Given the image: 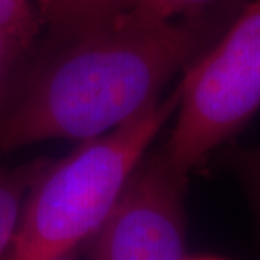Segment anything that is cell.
I'll use <instances>...</instances> for the list:
<instances>
[{
    "instance_id": "cell-10",
    "label": "cell",
    "mask_w": 260,
    "mask_h": 260,
    "mask_svg": "<svg viewBox=\"0 0 260 260\" xmlns=\"http://www.w3.org/2000/svg\"><path fill=\"white\" fill-rule=\"evenodd\" d=\"M246 162V169L250 175V179H253L254 186L257 189V194L260 197V148L251 150L244 156Z\"/></svg>"
},
{
    "instance_id": "cell-13",
    "label": "cell",
    "mask_w": 260,
    "mask_h": 260,
    "mask_svg": "<svg viewBox=\"0 0 260 260\" xmlns=\"http://www.w3.org/2000/svg\"><path fill=\"white\" fill-rule=\"evenodd\" d=\"M184 260H224L220 257H210V256H201V257H185Z\"/></svg>"
},
{
    "instance_id": "cell-11",
    "label": "cell",
    "mask_w": 260,
    "mask_h": 260,
    "mask_svg": "<svg viewBox=\"0 0 260 260\" xmlns=\"http://www.w3.org/2000/svg\"><path fill=\"white\" fill-rule=\"evenodd\" d=\"M34 2H35V8L38 9L41 18H42L44 23H45L48 13H49V9H51V2L52 0H34Z\"/></svg>"
},
{
    "instance_id": "cell-9",
    "label": "cell",
    "mask_w": 260,
    "mask_h": 260,
    "mask_svg": "<svg viewBox=\"0 0 260 260\" xmlns=\"http://www.w3.org/2000/svg\"><path fill=\"white\" fill-rule=\"evenodd\" d=\"M44 25L39 12L29 0H0V28L16 34L26 42H35Z\"/></svg>"
},
{
    "instance_id": "cell-12",
    "label": "cell",
    "mask_w": 260,
    "mask_h": 260,
    "mask_svg": "<svg viewBox=\"0 0 260 260\" xmlns=\"http://www.w3.org/2000/svg\"><path fill=\"white\" fill-rule=\"evenodd\" d=\"M54 260H78V250L68 251V253H65V254H62V256H59V257H56Z\"/></svg>"
},
{
    "instance_id": "cell-5",
    "label": "cell",
    "mask_w": 260,
    "mask_h": 260,
    "mask_svg": "<svg viewBox=\"0 0 260 260\" xmlns=\"http://www.w3.org/2000/svg\"><path fill=\"white\" fill-rule=\"evenodd\" d=\"M136 0H52L45 23L49 44L64 42L104 28L126 15Z\"/></svg>"
},
{
    "instance_id": "cell-2",
    "label": "cell",
    "mask_w": 260,
    "mask_h": 260,
    "mask_svg": "<svg viewBox=\"0 0 260 260\" xmlns=\"http://www.w3.org/2000/svg\"><path fill=\"white\" fill-rule=\"evenodd\" d=\"M182 83L164 100L116 129L83 140L51 160L29 189L5 260H54L97 232L120 200L136 168L177 113Z\"/></svg>"
},
{
    "instance_id": "cell-8",
    "label": "cell",
    "mask_w": 260,
    "mask_h": 260,
    "mask_svg": "<svg viewBox=\"0 0 260 260\" xmlns=\"http://www.w3.org/2000/svg\"><path fill=\"white\" fill-rule=\"evenodd\" d=\"M218 2L220 0H136L126 15L140 20L164 22L201 15Z\"/></svg>"
},
{
    "instance_id": "cell-7",
    "label": "cell",
    "mask_w": 260,
    "mask_h": 260,
    "mask_svg": "<svg viewBox=\"0 0 260 260\" xmlns=\"http://www.w3.org/2000/svg\"><path fill=\"white\" fill-rule=\"evenodd\" d=\"M30 48L32 44L23 38L0 28V116L28 68Z\"/></svg>"
},
{
    "instance_id": "cell-6",
    "label": "cell",
    "mask_w": 260,
    "mask_h": 260,
    "mask_svg": "<svg viewBox=\"0 0 260 260\" xmlns=\"http://www.w3.org/2000/svg\"><path fill=\"white\" fill-rule=\"evenodd\" d=\"M49 159H37L16 168H0V257L6 254L18 230L29 189Z\"/></svg>"
},
{
    "instance_id": "cell-1",
    "label": "cell",
    "mask_w": 260,
    "mask_h": 260,
    "mask_svg": "<svg viewBox=\"0 0 260 260\" xmlns=\"http://www.w3.org/2000/svg\"><path fill=\"white\" fill-rule=\"evenodd\" d=\"M208 12L152 22L123 15L26 68L0 116V153L49 139L102 136L160 100L168 81L213 42Z\"/></svg>"
},
{
    "instance_id": "cell-4",
    "label": "cell",
    "mask_w": 260,
    "mask_h": 260,
    "mask_svg": "<svg viewBox=\"0 0 260 260\" xmlns=\"http://www.w3.org/2000/svg\"><path fill=\"white\" fill-rule=\"evenodd\" d=\"M186 175L164 150L136 168L107 220L84 246L87 260H184Z\"/></svg>"
},
{
    "instance_id": "cell-3",
    "label": "cell",
    "mask_w": 260,
    "mask_h": 260,
    "mask_svg": "<svg viewBox=\"0 0 260 260\" xmlns=\"http://www.w3.org/2000/svg\"><path fill=\"white\" fill-rule=\"evenodd\" d=\"M177 120L164 153L188 174L260 110V0L185 68Z\"/></svg>"
}]
</instances>
